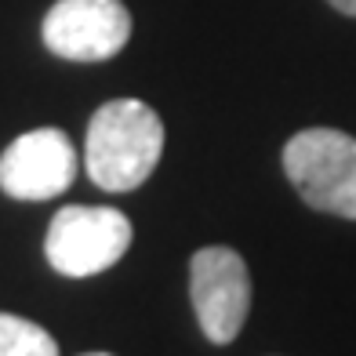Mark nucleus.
Wrapping results in <instances>:
<instances>
[{"label": "nucleus", "mask_w": 356, "mask_h": 356, "mask_svg": "<svg viewBox=\"0 0 356 356\" xmlns=\"http://www.w3.org/2000/svg\"><path fill=\"white\" fill-rule=\"evenodd\" d=\"M164 153V124L138 99L106 102L88 124L84 168L106 193L138 189Z\"/></svg>", "instance_id": "obj_1"}, {"label": "nucleus", "mask_w": 356, "mask_h": 356, "mask_svg": "<svg viewBox=\"0 0 356 356\" xmlns=\"http://www.w3.org/2000/svg\"><path fill=\"white\" fill-rule=\"evenodd\" d=\"M284 171L298 197L327 215L356 218V138L334 127H309L284 145Z\"/></svg>", "instance_id": "obj_2"}, {"label": "nucleus", "mask_w": 356, "mask_h": 356, "mask_svg": "<svg viewBox=\"0 0 356 356\" xmlns=\"http://www.w3.org/2000/svg\"><path fill=\"white\" fill-rule=\"evenodd\" d=\"M131 222L117 207H62L47 225L44 254L62 277H95L117 266L131 248Z\"/></svg>", "instance_id": "obj_3"}, {"label": "nucleus", "mask_w": 356, "mask_h": 356, "mask_svg": "<svg viewBox=\"0 0 356 356\" xmlns=\"http://www.w3.org/2000/svg\"><path fill=\"white\" fill-rule=\"evenodd\" d=\"M189 295L200 331L215 346H229L251 309L248 262L233 248H200L189 262Z\"/></svg>", "instance_id": "obj_4"}, {"label": "nucleus", "mask_w": 356, "mask_h": 356, "mask_svg": "<svg viewBox=\"0 0 356 356\" xmlns=\"http://www.w3.org/2000/svg\"><path fill=\"white\" fill-rule=\"evenodd\" d=\"M131 37V15L120 0H58L44 19V44L70 62L113 58Z\"/></svg>", "instance_id": "obj_5"}, {"label": "nucleus", "mask_w": 356, "mask_h": 356, "mask_svg": "<svg viewBox=\"0 0 356 356\" xmlns=\"http://www.w3.org/2000/svg\"><path fill=\"white\" fill-rule=\"evenodd\" d=\"M76 178V149L58 127L19 135L0 156V189L15 200H51Z\"/></svg>", "instance_id": "obj_6"}, {"label": "nucleus", "mask_w": 356, "mask_h": 356, "mask_svg": "<svg viewBox=\"0 0 356 356\" xmlns=\"http://www.w3.org/2000/svg\"><path fill=\"white\" fill-rule=\"evenodd\" d=\"M0 356H58V342L40 323L0 313Z\"/></svg>", "instance_id": "obj_7"}, {"label": "nucleus", "mask_w": 356, "mask_h": 356, "mask_svg": "<svg viewBox=\"0 0 356 356\" xmlns=\"http://www.w3.org/2000/svg\"><path fill=\"white\" fill-rule=\"evenodd\" d=\"M327 4H331V8H338L342 15H353V19H356V0H327Z\"/></svg>", "instance_id": "obj_8"}, {"label": "nucleus", "mask_w": 356, "mask_h": 356, "mask_svg": "<svg viewBox=\"0 0 356 356\" xmlns=\"http://www.w3.org/2000/svg\"><path fill=\"white\" fill-rule=\"evenodd\" d=\"M84 356H113V353H84Z\"/></svg>", "instance_id": "obj_9"}]
</instances>
